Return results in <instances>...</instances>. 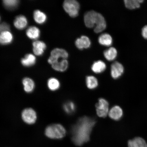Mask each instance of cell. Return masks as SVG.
<instances>
[{
    "mask_svg": "<svg viewBox=\"0 0 147 147\" xmlns=\"http://www.w3.org/2000/svg\"><path fill=\"white\" fill-rule=\"evenodd\" d=\"M96 123L95 119L84 116L81 117L71 128L72 140L78 146L89 141L92 130Z\"/></svg>",
    "mask_w": 147,
    "mask_h": 147,
    "instance_id": "cell-1",
    "label": "cell"
},
{
    "mask_svg": "<svg viewBox=\"0 0 147 147\" xmlns=\"http://www.w3.org/2000/svg\"><path fill=\"white\" fill-rule=\"evenodd\" d=\"M84 21L86 27L89 28L94 27V32L96 33L102 32L106 27V23L103 16L99 13L92 10L85 13Z\"/></svg>",
    "mask_w": 147,
    "mask_h": 147,
    "instance_id": "cell-2",
    "label": "cell"
},
{
    "mask_svg": "<svg viewBox=\"0 0 147 147\" xmlns=\"http://www.w3.org/2000/svg\"><path fill=\"white\" fill-rule=\"evenodd\" d=\"M45 134L46 136L49 138L59 139L65 137L66 130L61 124H51L46 128Z\"/></svg>",
    "mask_w": 147,
    "mask_h": 147,
    "instance_id": "cell-3",
    "label": "cell"
},
{
    "mask_svg": "<svg viewBox=\"0 0 147 147\" xmlns=\"http://www.w3.org/2000/svg\"><path fill=\"white\" fill-rule=\"evenodd\" d=\"M80 6V3L76 0H65L63 3L64 10L72 18L78 15Z\"/></svg>",
    "mask_w": 147,
    "mask_h": 147,
    "instance_id": "cell-4",
    "label": "cell"
},
{
    "mask_svg": "<svg viewBox=\"0 0 147 147\" xmlns=\"http://www.w3.org/2000/svg\"><path fill=\"white\" fill-rule=\"evenodd\" d=\"M68 53L67 51L63 49H55L51 51V56L48 61L49 63L52 65L59 60L67 59L68 57Z\"/></svg>",
    "mask_w": 147,
    "mask_h": 147,
    "instance_id": "cell-5",
    "label": "cell"
},
{
    "mask_svg": "<svg viewBox=\"0 0 147 147\" xmlns=\"http://www.w3.org/2000/svg\"><path fill=\"white\" fill-rule=\"evenodd\" d=\"M95 107L97 115L99 117L105 118L108 115L109 111V104L105 99H99Z\"/></svg>",
    "mask_w": 147,
    "mask_h": 147,
    "instance_id": "cell-6",
    "label": "cell"
},
{
    "mask_svg": "<svg viewBox=\"0 0 147 147\" xmlns=\"http://www.w3.org/2000/svg\"><path fill=\"white\" fill-rule=\"evenodd\" d=\"M21 115L22 119L24 122L29 125L35 123L37 118L36 111L30 108L24 109L22 112Z\"/></svg>",
    "mask_w": 147,
    "mask_h": 147,
    "instance_id": "cell-7",
    "label": "cell"
},
{
    "mask_svg": "<svg viewBox=\"0 0 147 147\" xmlns=\"http://www.w3.org/2000/svg\"><path fill=\"white\" fill-rule=\"evenodd\" d=\"M124 71L123 66L119 62L115 61L112 64L111 67V76L113 79H118L122 76Z\"/></svg>",
    "mask_w": 147,
    "mask_h": 147,
    "instance_id": "cell-8",
    "label": "cell"
},
{
    "mask_svg": "<svg viewBox=\"0 0 147 147\" xmlns=\"http://www.w3.org/2000/svg\"><path fill=\"white\" fill-rule=\"evenodd\" d=\"M75 45L78 49H88L90 47L91 42L89 38L85 36H82L77 38L75 42Z\"/></svg>",
    "mask_w": 147,
    "mask_h": 147,
    "instance_id": "cell-9",
    "label": "cell"
},
{
    "mask_svg": "<svg viewBox=\"0 0 147 147\" xmlns=\"http://www.w3.org/2000/svg\"><path fill=\"white\" fill-rule=\"evenodd\" d=\"M108 115L110 118L113 120L118 121L122 118L123 116V110L120 107L115 106L109 110Z\"/></svg>",
    "mask_w": 147,
    "mask_h": 147,
    "instance_id": "cell-10",
    "label": "cell"
},
{
    "mask_svg": "<svg viewBox=\"0 0 147 147\" xmlns=\"http://www.w3.org/2000/svg\"><path fill=\"white\" fill-rule=\"evenodd\" d=\"M33 46L34 54L37 56H41L43 54L44 50L47 47L46 44L44 42L39 41L33 42Z\"/></svg>",
    "mask_w": 147,
    "mask_h": 147,
    "instance_id": "cell-11",
    "label": "cell"
},
{
    "mask_svg": "<svg viewBox=\"0 0 147 147\" xmlns=\"http://www.w3.org/2000/svg\"><path fill=\"white\" fill-rule=\"evenodd\" d=\"M68 65V62L67 59H61L52 64L51 66L55 70L63 72L67 69Z\"/></svg>",
    "mask_w": 147,
    "mask_h": 147,
    "instance_id": "cell-12",
    "label": "cell"
},
{
    "mask_svg": "<svg viewBox=\"0 0 147 147\" xmlns=\"http://www.w3.org/2000/svg\"><path fill=\"white\" fill-rule=\"evenodd\" d=\"M13 40V36L9 30L3 31L0 34V43L3 45H8Z\"/></svg>",
    "mask_w": 147,
    "mask_h": 147,
    "instance_id": "cell-13",
    "label": "cell"
},
{
    "mask_svg": "<svg viewBox=\"0 0 147 147\" xmlns=\"http://www.w3.org/2000/svg\"><path fill=\"white\" fill-rule=\"evenodd\" d=\"M24 90L27 93L32 92L35 87V84L32 79L28 78L23 79L22 81Z\"/></svg>",
    "mask_w": 147,
    "mask_h": 147,
    "instance_id": "cell-14",
    "label": "cell"
},
{
    "mask_svg": "<svg viewBox=\"0 0 147 147\" xmlns=\"http://www.w3.org/2000/svg\"><path fill=\"white\" fill-rule=\"evenodd\" d=\"M128 147H147V144L144 139L138 137L128 141Z\"/></svg>",
    "mask_w": 147,
    "mask_h": 147,
    "instance_id": "cell-15",
    "label": "cell"
},
{
    "mask_svg": "<svg viewBox=\"0 0 147 147\" xmlns=\"http://www.w3.org/2000/svg\"><path fill=\"white\" fill-rule=\"evenodd\" d=\"M27 21L26 18L22 15L17 16L14 22V26L18 29H23L26 27Z\"/></svg>",
    "mask_w": 147,
    "mask_h": 147,
    "instance_id": "cell-16",
    "label": "cell"
},
{
    "mask_svg": "<svg viewBox=\"0 0 147 147\" xmlns=\"http://www.w3.org/2000/svg\"><path fill=\"white\" fill-rule=\"evenodd\" d=\"M98 41L101 45L109 47L113 43V40L111 36L109 34L104 33L99 37Z\"/></svg>",
    "mask_w": 147,
    "mask_h": 147,
    "instance_id": "cell-17",
    "label": "cell"
},
{
    "mask_svg": "<svg viewBox=\"0 0 147 147\" xmlns=\"http://www.w3.org/2000/svg\"><path fill=\"white\" fill-rule=\"evenodd\" d=\"M106 68V64L102 61L98 60L95 62L92 66L91 69L94 72L99 74L102 73L105 71Z\"/></svg>",
    "mask_w": 147,
    "mask_h": 147,
    "instance_id": "cell-18",
    "label": "cell"
},
{
    "mask_svg": "<svg viewBox=\"0 0 147 147\" xmlns=\"http://www.w3.org/2000/svg\"><path fill=\"white\" fill-rule=\"evenodd\" d=\"M36 57L32 54L26 55L25 58L21 60L22 64L26 67H30L34 65L36 63Z\"/></svg>",
    "mask_w": 147,
    "mask_h": 147,
    "instance_id": "cell-19",
    "label": "cell"
},
{
    "mask_svg": "<svg viewBox=\"0 0 147 147\" xmlns=\"http://www.w3.org/2000/svg\"><path fill=\"white\" fill-rule=\"evenodd\" d=\"M117 52L116 49L111 47L104 51V55L106 59L109 61L115 60L117 56Z\"/></svg>",
    "mask_w": 147,
    "mask_h": 147,
    "instance_id": "cell-20",
    "label": "cell"
},
{
    "mask_svg": "<svg viewBox=\"0 0 147 147\" xmlns=\"http://www.w3.org/2000/svg\"><path fill=\"white\" fill-rule=\"evenodd\" d=\"M40 34L39 29L35 26L29 27L26 31L27 36L32 39H36L39 38Z\"/></svg>",
    "mask_w": 147,
    "mask_h": 147,
    "instance_id": "cell-21",
    "label": "cell"
},
{
    "mask_svg": "<svg viewBox=\"0 0 147 147\" xmlns=\"http://www.w3.org/2000/svg\"><path fill=\"white\" fill-rule=\"evenodd\" d=\"M47 86L49 90L54 91L59 89L60 84L58 79L52 78H49L48 80Z\"/></svg>",
    "mask_w": 147,
    "mask_h": 147,
    "instance_id": "cell-22",
    "label": "cell"
},
{
    "mask_svg": "<svg viewBox=\"0 0 147 147\" xmlns=\"http://www.w3.org/2000/svg\"><path fill=\"white\" fill-rule=\"evenodd\" d=\"M144 1L143 0H124L125 5L127 8L130 9H134L139 8L141 3Z\"/></svg>",
    "mask_w": 147,
    "mask_h": 147,
    "instance_id": "cell-23",
    "label": "cell"
},
{
    "mask_svg": "<svg viewBox=\"0 0 147 147\" xmlns=\"http://www.w3.org/2000/svg\"><path fill=\"white\" fill-rule=\"evenodd\" d=\"M34 18L36 22L39 24H42L45 23L47 19L46 15L39 10L34 11Z\"/></svg>",
    "mask_w": 147,
    "mask_h": 147,
    "instance_id": "cell-24",
    "label": "cell"
},
{
    "mask_svg": "<svg viewBox=\"0 0 147 147\" xmlns=\"http://www.w3.org/2000/svg\"><path fill=\"white\" fill-rule=\"evenodd\" d=\"M86 84L87 87L90 89H94L98 86V81L97 78L93 76H89L86 78Z\"/></svg>",
    "mask_w": 147,
    "mask_h": 147,
    "instance_id": "cell-25",
    "label": "cell"
},
{
    "mask_svg": "<svg viewBox=\"0 0 147 147\" xmlns=\"http://www.w3.org/2000/svg\"><path fill=\"white\" fill-rule=\"evenodd\" d=\"M63 109L66 113L70 115L75 112L76 109V106L73 102L68 101L63 105Z\"/></svg>",
    "mask_w": 147,
    "mask_h": 147,
    "instance_id": "cell-26",
    "label": "cell"
},
{
    "mask_svg": "<svg viewBox=\"0 0 147 147\" xmlns=\"http://www.w3.org/2000/svg\"><path fill=\"white\" fill-rule=\"evenodd\" d=\"M3 2V5L6 8L11 9L16 8L19 1L17 0H4Z\"/></svg>",
    "mask_w": 147,
    "mask_h": 147,
    "instance_id": "cell-27",
    "label": "cell"
},
{
    "mask_svg": "<svg viewBox=\"0 0 147 147\" xmlns=\"http://www.w3.org/2000/svg\"><path fill=\"white\" fill-rule=\"evenodd\" d=\"M9 29L10 27L8 24L4 23L0 24V34L3 31L9 30Z\"/></svg>",
    "mask_w": 147,
    "mask_h": 147,
    "instance_id": "cell-28",
    "label": "cell"
},
{
    "mask_svg": "<svg viewBox=\"0 0 147 147\" xmlns=\"http://www.w3.org/2000/svg\"><path fill=\"white\" fill-rule=\"evenodd\" d=\"M142 35L143 38L147 40V25L143 28L142 30Z\"/></svg>",
    "mask_w": 147,
    "mask_h": 147,
    "instance_id": "cell-29",
    "label": "cell"
},
{
    "mask_svg": "<svg viewBox=\"0 0 147 147\" xmlns=\"http://www.w3.org/2000/svg\"><path fill=\"white\" fill-rule=\"evenodd\" d=\"M0 20H1V17H0Z\"/></svg>",
    "mask_w": 147,
    "mask_h": 147,
    "instance_id": "cell-30",
    "label": "cell"
}]
</instances>
